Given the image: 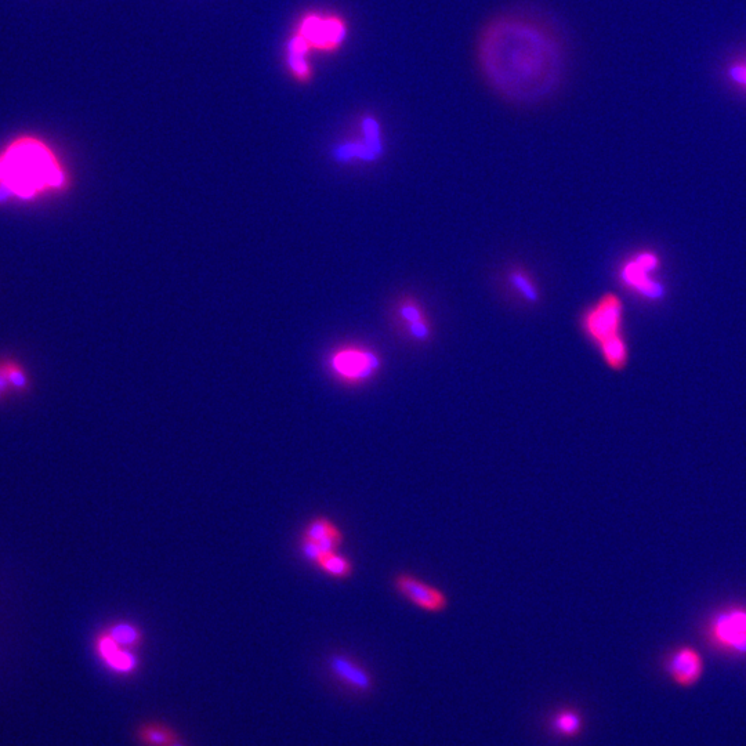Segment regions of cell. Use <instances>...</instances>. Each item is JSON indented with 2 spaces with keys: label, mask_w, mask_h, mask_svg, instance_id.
<instances>
[{
  "label": "cell",
  "mask_w": 746,
  "mask_h": 746,
  "mask_svg": "<svg viewBox=\"0 0 746 746\" xmlns=\"http://www.w3.org/2000/svg\"><path fill=\"white\" fill-rule=\"evenodd\" d=\"M476 64L485 85L502 100L538 105L563 89L570 59L566 41L545 17L510 10L481 28Z\"/></svg>",
  "instance_id": "obj_1"
},
{
  "label": "cell",
  "mask_w": 746,
  "mask_h": 746,
  "mask_svg": "<svg viewBox=\"0 0 746 746\" xmlns=\"http://www.w3.org/2000/svg\"><path fill=\"white\" fill-rule=\"evenodd\" d=\"M70 187L54 148L38 135H18L0 147V206L41 201Z\"/></svg>",
  "instance_id": "obj_2"
},
{
  "label": "cell",
  "mask_w": 746,
  "mask_h": 746,
  "mask_svg": "<svg viewBox=\"0 0 746 746\" xmlns=\"http://www.w3.org/2000/svg\"><path fill=\"white\" fill-rule=\"evenodd\" d=\"M702 636L715 653L746 659V604L729 603L716 608L706 617Z\"/></svg>",
  "instance_id": "obj_3"
},
{
  "label": "cell",
  "mask_w": 746,
  "mask_h": 746,
  "mask_svg": "<svg viewBox=\"0 0 746 746\" xmlns=\"http://www.w3.org/2000/svg\"><path fill=\"white\" fill-rule=\"evenodd\" d=\"M662 260L653 249H642L629 256L618 271L619 281L633 295L647 302L664 299L665 285L659 280Z\"/></svg>",
  "instance_id": "obj_4"
},
{
  "label": "cell",
  "mask_w": 746,
  "mask_h": 746,
  "mask_svg": "<svg viewBox=\"0 0 746 746\" xmlns=\"http://www.w3.org/2000/svg\"><path fill=\"white\" fill-rule=\"evenodd\" d=\"M582 328L597 347L625 338V307L614 293L597 300L582 317Z\"/></svg>",
  "instance_id": "obj_5"
},
{
  "label": "cell",
  "mask_w": 746,
  "mask_h": 746,
  "mask_svg": "<svg viewBox=\"0 0 746 746\" xmlns=\"http://www.w3.org/2000/svg\"><path fill=\"white\" fill-rule=\"evenodd\" d=\"M296 35L315 52L336 53L349 36V24L339 14L309 13L300 20Z\"/></svg>",
  "instance_id": "obj_6"
},
{
  "label": "cell",
  "mask_w": 746,
  "mask_h": 746,
  "mask_svg": "<svg viewBox=\"0 0 746 746\" xmlns=\"http://www.w3.org/2000/svg\"><path fill=\"white\" fill-rule=\"evenodd\" d=\"M332 372L343 382L357 386L367 383L378 375L382 358L365 347H344L336 351L329 361Z\"/></svg>",
  "instance_id": "obj_7"
},
{
  "label": "cell",
  "mask_w": 746,
  "mask_h": 746,
  "mask_svg": "<svg viewBox=\"0 0 746 746\" xmlns=\"http://www.w3.org/2000/svg\"><path fill=\"white\" fill-rule=\"evenodd\" d=\"M393 585L398 595L404 600L429 614H440L449 607L448 596L443 590L408 572L397 574L393 579Z\"/></svg>",
  "instance_id": "obj_8"
},
{
  "label": "cell",
  "mask_w": 746,
  "mask_h": 746,
  "mask_svg": "<svg viewBox=\"0 0 746 746\" xmlns=\"http://www.w3.org/2000/svg\"><path fill=\"white\" fill-rule=\"evenodd\" d=\"M664 671L677 687L693 688L705 675V661L698 648L682 644L666 654Z\"/></svg>",
  "instance_id": "obj_9"
},
{
  "label": "cell",
  "mask_w": 746,
  "mask_h": 746,
  "mask_svg": "<svg viewBox=\"0 0 746 746\" xmlns=\"http://www.w3.org/2000/svg\"><path fill=\"white\" fill-rule=\"evenodd\" d=\"M94 648H96L97 657L117 675L130 676L139 669L140 661L135 650L119 646L107 632L97 636Z\"/></svg>",
  "instance_id": "obj_10"
},
{
  "label": "cell",
  "mask_w": 746,
  "mask_h": 746,
  "mask_svg": "<svg viewBox=\"0 0 746 746\" xmlns=\"http://www.w3.org/2000/svg\"><path fill=\"white\" fill-rule=\"evenodd\" d=\"M328 668L331 675L353 693L368 694L373 688L371 673L346 655H332L328 661Z\"/></svg>",
  "instance_id": "obj_11"
},
{
  "label": "cell",
  "mask_w": 746,
  "mask_h": 746,
  "mask_svg": "<svg viewBox=\"0 0 746 746\" xmlns=\"http://www.w3.org/2000/svg\"><path fill=\"white\" fill-rule=\"evenodd\" d=\"M311 49L299 35H293L288 43V68L293 78L299 82H309L313 76V70L309 63Z\"/></svg>",
  "instance_id": "obj_12"
},
{
  "label": "cell",
  "mask_w": 746,
  "mask_h": 746,
  "mask_svg": "<svg viewBox=\"0 0 746 746\" xmlns=\"http://www.w3.org/2000/svg\"><path fill=\"white\" fill-rule=\"evenodd\" d=\"M135 737L141 746H169L179 734L164 723L147 722L136 729Z\"/></svg>",
  "instance_id": "obj_13"
},
{
  "label": "cell",
  "mask_w": 746,
  "mask_h": 746,
  "mask_svg": "<svg viewBox=\"0 0 746 746\" xmlns=\"http://www.w3.org/2000/svg\"><path fill=\"white\" fill-rule=\"evenodd\" d=\"M333 157L336 161L346 164L351 161L361 162H375L378 161L380 155L375 150L365 143L364 139L346 141V143L340 144L333 151Z\"/></svg>",
  "instance_id": "obj_14"
},
{
  "label": "cell",
  "mask_w": 746,
  "mask_h": 746,
  "mask_svg": "<svg viewBox=\"0 0 746 746\" xmlns=\"http://www.w3.org/2000/svg\"><path fill=\"white\" fill-rule=\"evenodd\" d=\"M583 729V719L577 711L572 709H563L557 712L550 720V731L559 737L572 738L581 733Z\"/></svg>",
  "instance_id": "obj_15"
},
{
  "label": "cell",
  "mask_w": 746,
  "mask_h": 746,
  "mask_svg": "<svg viewBox=\"0 0 746 746\" xmlns=\"http://www.w3.org/2000/svg\"><path fill=\"white\" fill-rule=\"evenodd\" d=\"M123 648H129V650H136L143 642V635L141 630L137 626L130 624V622H117V624L111 625L110 628L105 630Z\"/></svg>",
  "instance_id": "obj_16"
},
{
  "label": "cell",
  "mask_w": 746,
  "mask_h": 746,
  "mask_svg": "<svg viewBox=\"0 0 746 746\" xmlns=\"http://www.w3.org/2000/svg\"><path fill=\"white\" fill-rule=\"evenodd\" d=\"M317 566L332 578L346 579L353 574V563L338 552L324 554Z\"/></svg>",
  "instance_id": "obj_17"
},
{
  "label": "cell",
  "mask_w": 746,
  "mask_h": 746,
  "mask_svg": "<svg viewBox=\"0 0 746 746\" xmlns=\"http://www.w3.org/2000/svg\"><path fill=\"white\" fill-rule=\"evenodd\" d=\"M360 128L365 143L382 157L385 154V143H383L382 125H380L378 119L368 115V117L361 119Z\"/></svg>",
  "instance_id": "obj_18"
},
{
  "label": "cell",
  "mask_w": 746,
  "mask_h": 746,
  "mask_svg": "<svg viewBox=\"0 0 746 746\" xmlns=\"http://www.w3.org/2000/svg\"><path fill=\"white\" fill-rule=\"evenodd\" d=\"M3 364H5L7 379H9L12 390L20 394L28 393L31 387L30 378H28L25 369L21 367L20 362L12 360V358H3Z\"/></svg>",
  "instance_id": "obj_19"
},
{
  "label": "cell",
  "mask_w": 746,
  "mask_h": 746,
  "mask_svg": "<svg viewBox=\"0 0 746 746\" xmlns=\"http://www.w3.org/2000/svg\"><path fill=\"white\" fill-rule=\"evenodd\" d=\"M336 535H343L342 531L338 525L325 517H317L307 525L304 531V538L313 542H320L322 539L336 537Z\"/></svg>",
  "instance_id": "obj_20"
},
{
  "label": "cell",
  "mask_w": 746,
  "mask_h": 746,
  "mask_svg": "<svg viewBox=\"0 0 746 746\" xmlns=\"http://www.w3.org/2000/svg\"><path fill=\"white\" fill-rule=\"evenodd\" d=\"M509 282L512 288L516 289L527 302L537 303L539 292L537 286L532 282L530 275L523 270H513L509 274Z\"/></svg>",
  "instance_id": "obj_21"
},
{
  "label": "cell",
  "mask_w": 746,
  "mask_h": 746,
  "mask_svg": "<svg viewBox=\"0 0 746 746\" xmlns=\"http://www.w3.org/2000/svg\"><path fill=\"white\" fill-rule=\"evenodd\" d=\"M398 320L403 322L404 327L414 322L427 320L422 306L414 299H404L397 306Z\"/></svg>",
  "instance_id": "obj_22"
},
{
  "label": "cell",
  "mask_w": 746,
  "mask_h": 746,
  "mask_svg": "<svg viewBox=\"0 0 746 746\" xmlns=\"http://www.w3.org/2000/svg\"><path fill=\"white\" fill-rule=\"evenodd\" d=\"M727 79L738 89L746 92V59L734 60L727 68Z\"/></svg>",
  "instance_id": "obj_23"
},
{
  "label": "cell",
  "mask_w": 746,
  "mask_h": 746,
  "mask_svg": "<svg viewBox=\"0 0 746 746\" xmlns=\"http://www.w3.org/2000/svg\"><path fill=\"white\" fill-rule=\"evenodd\" d=\"M302 553L303 556L306 557V560L311 561V563L317 564L318 561L321 559V552L320 548H318L317 543L310 541V539L303 538L302 542Z\"/></svg>",
  "instance_id": "obj_24"
},
{
  "label": "cell",
  "mask_w": 746,
  "mask_h": 746,
  "mask_svg": "<svg viewBox=\"0 0 746 746\" xmlns=\"http://www.w3.org/2000/svg\"><path fill=\"white\" fill-rule=\"evenodd\" d=\"M12 386H10L9 379H7L5 364H3V358L0 360V401L6 400L9 397Z\"/></svg>",
  "instance_id": "obj_25"
},
{
  "label": "cell",
  "mask_w": 746,
  "mask_h": 746,
  "mask_svg": "<svg viewBox=\"0 0 746 746\" xmlns=\"http://www.w3.org/2000/svg\"><path fill=\"white\" fill-rule=\"evenodd\" d=\"M169 746H187L186 742L181 741L180 738H177L175 742H172Z\"/></svg>",
  "instance_id": "obj_26"
}]
</instances>
